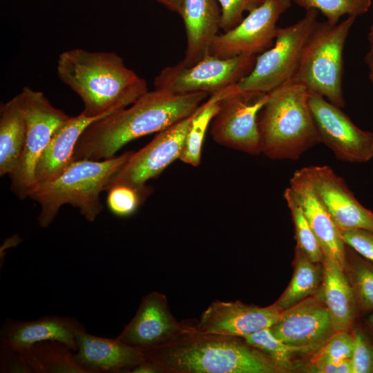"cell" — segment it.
Listing matches in <instances>:
<instances>
[{"label":"cell","mask_w":373,"mask_h":373,"mask_svg":"<svg viewBox=\"0 0 373 373\" xmlns=\"http://www.w3.org/2000/svg\"><path fill=\"white\" fill-rule=\"evenodd\" d=\"M205 92L175 94L155 88L129 108L91 124L80 136L73 161L112 158L128 142L160 131L193 114L207 97Z\"/></svg>","instance_id":"1"},{"label":"cell","mask_w":373,"mask_h":373,"mask_svg":"<svg viewBox=\"0 0 373 373\" xmlns=\"http://www.w3.org/2000/svg\"><path fill=\"white\" fill-rule=\"evenodd\" d=\"M57 73L82 99V113L88 117H105L118 112L148 91L146 81L113 52L64 51L59 56Z\"/></svg>","instance_id":"2"},{"label":"cell","mask_w":373,"mask_h":373,"mask_svg":"<svg viewBox=\"0 0 373 373\" xmlns=\"http://www.w3.org/2000/svg\"><path fill=\"white\" fill-rule=\"evenodd\" d=\"M196 337L143 352L160 372L179 373H275L281 370L265 354L233 337Z\"/></svg>","instance_id":"3"},{"label":"cell","mask_w":373,"mask_h":373,"mask_svg":"<svg viewBox=\"0 0 373 373\" xmlns=\"http://www.w3.org/2000/svg\"><path fill=\"white\" fill-rule=\"evenodd\" d=\"M308 99L307 90L289 81L268 93L257 119L261 153L297 160L321 143Z\"/></svg>","instance_id":"4"},{"label":"cell","mask_w":373,"mask_h":373,"mask_svg":"<svg viewBox=\"0 0 373 373\" xmlns=\"http://www.w3.org/2000/svg\"><path fill=\"white\" fill-rule=\"evenodd\" d=\"M132 152L104 160H79L54 180L39 185L29 198L40 206L37 220L42 228L55 220L61 207L70 204L88 222H93L103 210L99 194L106 191L113 177Z\"/></svg>","instance_id":"5"},{"label":"cell","mask_w":373,"mask_h":373,"mask_svg":"<svg viewBox=\"0 0 373 373\" xmlns=\"http://www.w3.org/2000/svg\"><path fill=\"white\" fill-rule=\"evenodd\" d=\"M355 19L347 17L336 24L318 21L303 48L296 70L289 81L343 108V50Z\"/></svg>","instance_id":"6"},{"label":"cell","mask_w":373,"mask_h":373,"mask_svg":"<svg viewBox=\"0 0 373 373\" xmlns=\"http://www.w3.org/2000/svg\"><path fill=\"white\" fill-rule=\"evenodd\" d=\"M318 11L306 10L303 18L278 28L274 45L256 56L251 72L233 86L234 94H266L287 82L298 67L303 48L316 26Z\"/></svg>","instance_id":"7"},{"label":"cell","mask_w":373,"mask_h":373,"mask_svg":"<svg viewBox=\"0 0 373 373\" xmlns=\"http://www.w3.org/2000/svg\"><path fill=\"white\" fill-rule=\"evenodd\" d=\"M26 121V137L22 155L10 176L11 189L19 199L29 198L37 188L35 170L55 130L69 117L52 106L41 91L25 86L21 92Z\"/></svg>","instance_id":"8"},{"label":"cell","mask_w":373,"mask_h":373,"mask_svg":"<svg viewBox=\"0 0 373 373\" xmlns=\"http://www.w3.org/2000/svg\"><path fill=\"white\" fill-rule=\"evenodd\" d=\"M256 59V55L223 59L209 54L190 66L179 62L163 68L155 77L154 86L175 94L205 92L211 95L247 75Z\"/></svg>","instance_id":"9"},{"label":"cell","mask_w":373,"mask_h":373,"mask_svg":"<svg viewBox=\"0 0 373 373\" xmlns=\"http://www.w3.org/2000/svg\"><path fill=\"white\" fill-rule=\"evenodd\" d=\"M309 106L321 142L343 162L363 163L373 157V133L356 126L341 108L309 92Z\"/></svg>","instance_id":"10"},{"label":"cell","mask_w":373,"mask_h":373,"mask_svg":"<svg viewBox=\"0 0 373 373\" xmlns=\"http://www.w3.org/2000/svg\"><path fill=\"white\" fill-rule=\"evenodd\" d=\"M291 6V0H265L239 24L215 38L210 54L219 58L256 55L274 43L280 17Z\"/></svg>","instance_id":"11"},{"label":"cell","mask_w":373,"mask_h":373,"mask_svg":"<svg viewBox=\"0 0 373 373\" xmlns=\"http://www.w3.org/2000/svg\"><path fill=\"white\" fill-rule=\"evenodd\" d=\"M268 99L266 94H234L222 99L212 119L213 140L224 146L247 154L261 153L258 115Z\"/></svg>","instance_id":"12"},{"label":"cell","mask_w":373,"mask_h":373,"mask_svg":"<svg viewBox=\"0 0 373 373\" xmlns=\"http://www.w3.org/2000/svg\"><path fill=\"white\" fill-rule=\"evenodd\" d=\"M195 113L160 131L145 146L131 153L111 179L106 191L119 183L145 185L148 180L157 178L171 163L180 159Z\"/></svg>","instance_id":"13"},{"label":"cell","mask_w":373,"mask_h":373,"mask_svg":"<svg viewBox=\"0 0 373 373\" xmlns=\"http://www.w3.org/2000/svg\"><path fill=\"white\" fill-rule=\"evenodd\" d=\"M270 329L281 341L299 352L323 347L334 333L329 313L319 291L281 311Z\"/></svg>","instance_id":"14"},{"label":"cell","mask_w":373,"mask_h":373,"mask_svg":"<svg viewBox=\"0 0 373 373\" xmlns=\"http://www.w3.org/2000/svg\"><path fill=\"white\" fill-rule=\"evenodd\" d=\"M302 169L341 230L363 229L373 231V212L357 200L343 178L332 168L316 165Z\"/></svg>","instance_id":"15"},{"label":"cell","mask_w":373,"mask_h":373,"mask_svg":"<svg viewBox=\"0 0 373 373\" xmlns=\"http://www.w3.org/2000/svg\"><path fill=\"white\" fill-rule=\"evenodd\" d=\"M280 312L274 304L261 307L240 301H216L202 313L194 333L244 337L270 328L278 321Z\"/></svg>","instance_id":"16"},{"label":"cell","mask_w":373,"mask_h":373,"mask_svg":"<svg viewBox=\"0 0 373 373\" xmlns=\"http://www.w3.org/2000/svg\"><path fill=\"white\" fill-rule=\"evenodd\" d=\"M179 332L180 327L165 296L151 292L143 297L135 316L117 338L145 352L168 343Z\"/></svg>","instance_id":"17"},{"label":"cell","mask_w":373,"mask_h":373,"mask_svg":"<svg viewBox=\"0 0 373 373\" xmlns=\"http://www.w3.org/2000/svg\"><path fill=\"white\" fill-rule=\"evenodd\" d=\"M84 326L75 318L46 315L32 321L6 320L1 332V347L23 352L35 343L57 341L77 350V337Z\"/></svg>","instance_id":"18"},{"label":"cell","mask_w":373,"mask_h":373,"mask_svg":"<svg viewBox=\"0 0 373 373\" xmlns=\"http://www.w3.org/2000/svg\"><path fill=\"white\" fill-rule=\"evenodd\" d=\"M289 187L298 198L324 256L335 259L345 269L347 245L341 229L318 198L303 169L294 173Z\"/></svg>","instance_id":"19"},{"label":"cell","mask_w":373,"mask_h":373,"mask_svg":"<svg viewBox=\"0 0 373 373\" xmlns=\"http://www.w3.org/2000/svg\"><path fill=\"white\" fill-rule=\"evenodd\" d=\"M76 361L89 373L129 372L144 360L142 351L119 339L81 332L77 337Z\"/></svg>","instance_id":"20"},{"label":"cell","mask_w":373,"mask_h":373,"mask_svg":"<svg viewBox=\"0 0 373 373\" xmlns=\"http://www.w3.org/2000/svg\"><path fill=\"white\" fill-rule=\"evenodd\" d=\"M179 15L186 34V49L181 64L190 66L210 54L221 28L222 11L218 0H183Z\"/></svg>","instance_id":"21"},{"label":"cell","mask_w":373,"mask_h":373,"mask_svg":"<svg viewBox=\"0 0 373 373\" xmlns=\"http://www.w3.org/2000/svg\"><path fill=\"white\" fill-rule=\"evenodd\" d=\"M102 118L88 117L82 112L77 116L69 117L58 126L37 164V186L54 180L71 164L80 136L91 124Z\"/></svg>","instance_id":"22"},{"label":"cell","mask_w":373,"mask_h":373,"mask_svg":"<svg viewBox=\"0 0 373 373\" xmlns=\"http://www.w3.org/2000/svg\"><path fill=\"white\" fill-rule=\"evenodd\" d=\"M323 279L319 293L329 313L334 332H352L359 310L345 269L324 256Z\"/></svg>","instance_id":"23"},{"label":"cell","mask_w":373,"mask_h":373,"mask_svg":"<svg viewBox=\"0 0 373 373\" xmlns=\"http://www.w3.org/2000/svg\"><path fill=\"white\" fill-rule=\"evenodd\" d=\"M26 121L21 93L0 106V175L16 170L25 145Z\"/></svg>","instance_id":"24"},{"label":"cell","mask_w":373,"mask_h":373,"mask_svg":"<svg viewBox=\"0 0 373 373\" xmlns=\"http://www.w3.org/2000/svg\"><path fill=\"white\" fill-rule=\"evenodd\" d=\"M323 279L322 262L312 261L296 246L291 279L274 305L283 311L315 295L321 287Z\"/></svg>","instance_id":"25"},{"label":"cell","mask_w":373,"mask_h":373,"mask_svg":"<svg viewBox=\"0 0 373 373\" xmlns=\"http://www.w3.org/2000/svg\"><path fill=\"white\" fill-rule=\"evenodd\" d=\"M30 373H89L75 358V351L57 341H45L23 352Z\"/></svg>","instance_id":"26"},{"label":"cell","mask_w":373,"mask_h":373,"mask_svg":"<svg viewBox=\"0 0 373 373\" xmlns=\"http://www.w3.org/2000/svg\"><path fill=\"white\" fill-rule=\"evenodd\" d=\"M233 86L211 94L208 100L198 108L186 137L180 157L181 161L195 167L200 165L202 148L208 126L218 111L221 100L232 92Z\"/></svg>","instance_id":"27"},{"label":"cell","mask_w":373,"mask_h":373,"mask_svg":"<svg viewBox=\"0 0 373 373\" xmlns=\"http://www.w3.org/2000/svg\"><path fill=\"white\" fill-rule=\"evenodd\" d=\"M345 271L353 288L359 312L373 310V262L347 245Z\"/></svg>","instance_id":"28"},{"label":"cell","mask_w":373,"mask_h":373,"mask_svg":"<svg viewBox=\"0 0 373 373\" xmlns=\"http://www.w3.org/2000/svg\"><path fill=\"white\" fill-rule=\"evenodd\" d=\"M284 199L294 225L297 247L313 262H322L324 254L305 215L302 206L290 187L286 188Z\"/></svg>","instance_id":"29"},{"label":"cell","mask_w":373,"mask_h":373,"mask_svg":"<svg viewBox=\"0 0 373 373\" xmlns=\"http://www.w3.org/2000/svg\"><path fill=\"white\" fill-rule=\"evenodd\" d=\"M107 191L106 203L111 213L126 217L133 214L144 202L152 189L146 184L119 183L110 186Z\"/></svg>","instance_id":"30"},{"label":"cell","mask_w":373,"mask_h":373,"mask_svg":"<svg viewBox=\"0 0 373 373\" xmlns=\"http://www.w3.org/2000/svg\"><path fill=\"white\" fill-rule=\"evenodd\" d=\"M305 10L316 9L331 24H336L343 17H357L368 12L372 0H291Z\"/></svg>","instance_id":"31"},{"label":"cell","mask_w":373,"mask_h":373,"mask_svg":"<svg viewBox=\"0 0 373 373\" xmlns=\"http://www.w3.org/2000/svg\"><path fill=\"white\" fill-rule=\"evenodd\" d=\"M242 338L247 345L265 354L281 370L291 366L293 354L299 352L278 338L270 328L262 329Z\"/></svg>","instance_id":"32"},{"label":"cell","mask_w":373,"mask_h":373,"mask_svg":"<svg viewBox=\"0 0 373 373\" xmlns=\"http://www.w3.org/2000/svg\"><path fill=\"white\" fill-rule=\"evenodd\" d=\"M354 348L350 358L352 373H373V341L365 330L354 328Z\"/></svg>","instance_id":"33"},{"label":"cell","mask_w":373,"mask_h":373,"mask_svg":"<svg viewBox=\"0 0 373 373\" xmlns=\"http://www.w3.org/2000/svg\"><path fill=\"white\" fill-rule=\"evenodd\" d=\"M354 343L352 332H336L323 345L316 358L334 361L350 359Z\"/></svg>","instance_id":"34"},{"label":"cell","mask_w":373,"mask_h":373,"mask_svg":"<svg viewBox=\"0 0 373 373\" xmlns=\"http://www.w3.org/2000/svg\"><path fill=\"white\" fill-rule=\"evenodd\" d=\"M222 11L221 29L231 30L243 19V14L249 12L265 0H218Z\"/></svg>","instance_id":"35"},{"label":"cell","mask_w":373,"mask_h":373,"mask_svg":"<svg viewBox=\"0 0 373 373\" xmlns=\"http://www.w3.org/2000/svg\"><path fill=\"white\" fill-rule=\"evenodd\" d=\"M341 231L346 245L373 262V231L363 229H344Z\"/></svg>","instance_id":"36"},{"label":"cell","mask_w":373,"mask_h":373,"mask_svg":"<svg viewBox=\"0 0 373 373\" xmlns=\"http://www.w3.org/2000/svg\"><path fill=\"white\" fill-rule=\"evenodd\" d=\"M0 372L30 373L24 353L1 347Z\"/></svg>","instance_id":"37"},{"label":"cell","mask_w":373,"mask_h":373,"mask_svg":"<svg viewBox=\"0 0 373 373\" xmlns=\"http://www.w3.org/2000/svg\"><path fill=\"white\" fill-rule=\"evenodd\" d=\"M312 370L318 373H352V367L350 359L334 361L316 358Z\"/></svg>","instance_id":"38"},{"label":"cell","mask_w":373,"mask_h":373,"mask_svg":"<svg viewBox=\"0 0 373 373\" xmlns=\"http://www.w3.org/2000/svg\"><path fill=\"white\" fill-rule=\"evenodd\" d=\"M369 49L365 56V63L368 70V77L373 86V23L370 26L367 34Z\"/></svg>","instance_id":"39"},{"label":"cell","mask_w":373,"mask_h":373,"mask_svg":"<svg viewBox=\"0 0 373 373\" xmlns=\"http://www.w3.org/2000/svg\"><path fill=\"white\" fill-rule=\"evenodd\" d=\"M129 372L131 373H155L160 372L159 368L152 362L144 360L133 367Z\"/></svg>","instance_id":"40"},{"label":"cell","mask_w":373,"mask_h":373,"mask_svg":"<svg viewBox=\"0 0 373 373\" xmlns=\"http://www.w3.org/2000/svg\"><path fill=\"white\" fill-rule=\"evenodd\" d=\"M169 9L179 14L183 0H155Z\"/></svg>","instance_id":"41"},{"label":"cell","mask_w":373,"mask_h":373,"mask_svg":"<svg viewBox=\"0 0 373 373\" xmlns=\"http://www.w3.org/2000/svg\"><path fill=\"white\" fill-rule=\"evenodd\" d=\"M366 314H368V315L365 321V326L370 334L373 336V310Z\"/></svg>","instance_id":"42"}]
</instances>
